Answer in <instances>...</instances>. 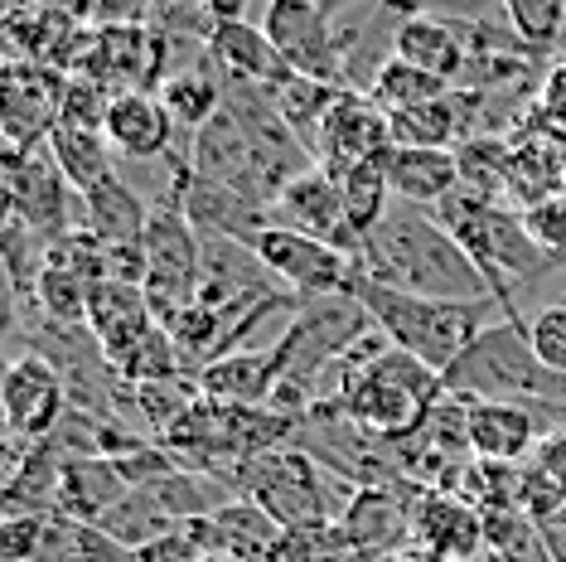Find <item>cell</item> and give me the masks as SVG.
Returning a JSON list of instances; mask_svg holds the SVG:
<instances>
[{"mask_svg":"<svg viewBox=\"0 0 566 562\" xmlns=\"http://www.w3.org/2000/svg\"><path fill=\"white\" fill-rule=\"evenodd\" d=\"M411 543L431 558H480L484 553V514L455 490H417L411 495Z\"/></svg>","mask_w":566,"mask_h":562,"instance_id":"obj_16","label":"cell"},{"mask_svg":"<svg viewBox=\"0 0 566 562\" xmlns=\"http://www.w3.org/2000/svg\"><path fill=\"white\" fill-rule=\"evenodd\" d=\"M146 296L156 305V321L175 315L179 305H189L199 296L203 281V238L199 228L189 223V214L179 209V199H165L156 214H150L146 228Z\"/></svg>","mask_w":566,"mask_h":562,"instance_id":"obj_8","label":"cell"},{"mask_svg":"<svg viewBox=\"0 0 566 562\" xmlns=\"http://www.w3.org/2000/svg\"><path fill=\"white\" fill-rule=\"evenodd\" d=\"M83 204V228H93V233L107 242V248H122V242H146V228H150V209L146 199L136 195L126 180H102L97 189H87L78 195Z\"/></svg>","mask_w":566,"mask_h":562,"instance_id":"obj_24","label":"cell"},{"mask_svg":"<svg viewBox=\"0 0 566 562\" xmlns=\"http://www.w3.org/2000/svg\"><path fill=\"white\" fill-rule=\"evenodd\" d=\"M465 407H470V451L480 461H499V466L533 461L537 441L566 422V413H543V407H523V403H465Z\"/></svg>","mask_w":566,"mask_h":562,"instance_id":"obj_15","label":"cell"},{"mask_svg":"<svg viewBox=\"0 0 566 562\" xmlns=\"http://www.w3.org/2000/svg\"><path fill=\"white\" fill-rule=\"evenodd\" d=\"M97 529H107L112 539H117L122 548H132V553H140V548H150L156 539H165V533L179 529V519L165 509L150 490H132L126 500H117L102 514Z\"/></svg>","mask_w":566,"mask_h":562,"instance_id":"obj_32","label":"cell"},{"mask_svg":"<svg viewBox=\"0 0 566 562\" xmlns=\"http://www.w3.org/2000/svg\"><path fill=\"white\" fill-rule=\"evenodd\" d=\"M543 543H547L552 562H566V504L543 523Z\"/></svg>","mask_w":566,"mask_h":562,"instance_id":"obj_43","label":"cell"},{"mask_svg":"<svg viewBox=\"0 0 566 562\" xmlns=\"http://www.w3.org/2000/svg\"><path fill=\"white\" fill-rule=\"evenodd\" d=\"M441 398H446L441 374L421 364L417 354L397 350L378 325L339 360L325 393L329 407H339L344 417H354L358 427H368L373 437L392 446L417 437V427Z\"/></svg>","mask_w":566,"mask_h":562,"instance_id":"obj_1","label":"cell"},{"mask_svg":"<svg viewBox=\"0 0 566 562\" xmlns=\"http://www.w3.org/2000/svg\"><path fill=\"white\" fill-rule=\"evenodd\" d=\"M40 533H44V519H6V529H0V558L6 562H34Z\"/></svg>","mask_w":566,"mask_h":562,"instance_id":"obj_40","label":"cell"},{"mask_svg":"<svg viewBox=\"0 0 566 562\" xmlns=\"http://www.w3.org/2000/svg\"><path fill=\"white\" fill-rule=\"evenodd\" d=\"M455 93V83L436 79L427 69H411L402 59H388L378 69V79H373L368 97L378 102L382 112H407V107H421V102H436V97H450Z\"/></svg>","mask_w":566,"mask_h":562,"instance_id":"obj_34","label":"cell"},{"mask_svg":"<svg viewBox=\"0 0 566 562\" xmlns=\"http://www.w3.org/2000/svg\"><path fill=\"white\" fill-rule=\"evenodd\" d=\"M344 93H349L344 83H325V79H305V73H291V79L272 93V102H276L281 122H286L291 132H295V140H301V146L315 156L319 126H325V117L334 112V102H339Z\"/></svg>","mask_w":566,"mask_h":562,"instance_id":"obj_28","label":"cell"},{"mask_svg":"<svg viewBox=\"0 0 566 562\" xmlns=\"http://www.w3.org/2000/svg\"><path fill=\"white\" fill-rule=\"evenodd\" d=\"M480 558H484V553H480ZM480 558H455V562H480Z\"/></svg>","mask_w":566,"mask_h":562,"instance_id":"obj_49","label":"cell"},{"mask_svg":"<svg viewBox=\"0 0 566 562\" xmlns=\"http://www.w3.org/2000/svg\"><path fill=\"white\" fill-rule=\"evenodd\" d=\"M49 156L59 160V170L69 175V185L87 195V189H97L102 180H112L117 175V150H112L107 132H87V126H73V122H59L54 136H49Z\"/></svg>","mask_w":566,"mask_h":562,"instance_id":"obj_26","label":"cell"},{"mask_svg":"<svg viewBox=\"0 0 566 562\" xmlns=\"http://www.w3.org/2000/svg\"><path fill=\"white\" fill-rule=\"evenodd\" d=\"M392 150V117L378 107L368 93L349 87L334 112L319 126V146H315V165H325L329 175L354 170V165L382 160Z\"/></svg>","mask_w":566,"mask_h":562,"instance_id":"obj_13","label":"cell"},{"mask_svg":"<svg viewBox=\"0 0 566 562\" xmlns=\"http://www.w3.org/2000/svg\"><path fill=\"white\" fill-rule=\"evenodd\" d=\"M34 562H136V553L122 548L107 529H97V523L49 514L40 548H34Z\"/></svg>","mask_w":566,"mask_h":562,"instance_id":"obj_27","label":"cell"},{"mask_svg":"<svg viewBox=\"0 0 566 562\" xmlns=\"http://www.w3.org/2000/svg\"><path fill=\"white\" fill-rule=\"evenodd\" d=\"M523 325H527V340H533L537 360L547 368H557V374H566V301L537 305Z\"/></svg>","mask_w":566,"mask_h":562,"instance_id":"obj_38","label":"cell"},{"mask_svg":"<svg viewBox=\"0 0 566 562\" xmlns=\"http://www.w3.org/2000/svg\"><path fill=\"white\" fill-rule=\"evenodd\" d=\"M69 73L34 59H10L0 69V136L6 150H40L49 146L54 126L63 122Z\"/></svg>","mask_w":566,"mask_h":562,"instance_id":"obj_9","label":"cell"},{"mask_svg":"<svg viewBox=\"0 0 566 562\" xmlns=\"http://www.w3.org/2000/svg\"><path fill=\"white\" fill-rule=\"evenodd\" d=\"M73 195L78 189L69 185V175L59 170V160L49 156V146L40 150H6V209L24 219L40 238L59 242L69 238L78 223V209H73Z\"/></svg>","mask_w":566,"mask_h":562,"instance_id":"obj_12","label":"cell"},{"mask_svg":"<svg viewBox=\"0 0 566 562\" xmlns=\"http://www.w3.org/2000/svg\"><path fill=\"white\" fill-rule=\"evenodd\" d=\"M203 562H238V558H223V553H209V558H203Z\"/></svg>","mask_w":566,"mask_h":562,"instance_id":"obj_48","label":"cell"},{"mask_svg":"<svg viewBox=\"0 0 566 562\" xmlns=\"http://www.w3.org/2000/svg\"><path fill=\"white\" fill-rule=\"evenodd\" d=\"M392 59L411 63V69H427L446 83H460L465 79V63H470L465 30L450 20H436V15H407V20H397V30H392Z\"/></svg>","mask_w":566,"mask_h":562,"instance_id":"obj_22","label":"cell"},{"mask_svg":"<svg viewBox=\"0 0 566 562\" xmlns=\"http://www.w3.org/2000/svg\"><path fill=\"white\" fill-rule=\"evenodd\" d=\"M329 562H364V558H358V553H344V558H329Z\"/></svg>","mask_w":566,"mask_h":562,"instance_id":"obj_47","label":"cell"},{"mask_svg":"<svg viewBox=\"0 0 566 562\" xmlns=\"http://www.w3.org/2000/svg\"><path fill=\"white\" fill-rule=\"evenodd\" d=\"M364 277L427 301H499L465 242L411 204H392L388 219L364 238Z\"/></svg>","mask_w":566,"mask_h":562,"instance_id":"obj_2","label":"cell"},{"mask_svg":"<svg viewBox=\"0 0 566 562\" xmlns=\"http://www.w3.org/2000/svg\"><path fill=\"white\" fill-rule=\"evenodd\" d=\"M223 97H228V87L203 69H179L160 83V102H165V112H170V122L179 126L185 140H195L203 126L223 112Z\"/></svg>","mask_w":566,"mask_h":562,"instance_id":"obj_29","label":"cell"},{"mask_svg":"<svg viewBox=\"0 0 566 562\" xmlns=\"http://www.w3.org/2000/svg\"><path fill=\"white\" fill-rule=\"evenodd\" d=\"M132 495V485L122 480L117 461H69L59 480V509L63 519H83V523H102L117 500Z\"/></svg>","mask_w":566,"mask_h":562,"instance_id":"obj_25","label":"cell"},{"mask_svg":"<svg viewBox=\"0 0 566 562\" xmlns=\"http://www.w3.org/2000/svg\"><path fill=\"white\" fill-rule=\"evenodd\" d=\"M78 73L107 83L112 93H160V83L170 79V34L150 20L93 24Z\"/></svg>","mask_w":566,"mask_h":562,"instance_id":"obj_7","label":"cell"},{"mask_svg":"<svg viewBox=\"0 0 566 562\" xmlns=\"http://www.w3.org/2000/svg\"><path fill=\"white\" fill-rule=\"evenodd\" d=\"M199 388L203 398L228 403V407H272L276 393V354L266 350H233L223 360L199 368Z\"/></svg>","mask_w":566,"mask_h":562,"instance_id":"obj_23","label":"cell"},{"mask_svg":"<svg viewBox=\"0 0 566 562\" xmlns=\"http://www.w3.org/2000/svg\"><path fill=\"white\" fill-rule=\"evenodd\" d=\"M537 107H543V122L566 126V63H557V69L543 79V87H537Z\"/></svg>","mask_w":566,"mask_h":562,"instance_id":"obj_42","label":"cell"},{"mask_svg":"<svg viewBox=\"0 0 566 562\" xmlns=\"http://www.w3.org/2000/svg\"><path fill=\"white\" fill-rule=\"evenodd\" d=\"M156 305H150L146 287H126V281H97L87 296V330L102 344L107 360H122L136 340L156 330Z\"/></svg>","mask_w":566,"mask_h":562,"instance_id":"obj_21","label":"cell"},{"mask_svg":"<svg viewBox=\"0 0 566 562\" xmlns=\"http://www.w3.org/2000/svg\"><path fill=\"white\" fill-rule=\"evenodd\" d=\"M203 10H209V20H242L248 0H203Z\"/></svg>","mask_w":566,"mask_h":562,"instance_id":"obj_45","label":"cell"},{"mask_svg":"<svg viewBox=\"0 0 566 562\" xmlns=\"http://www.w3.org/2000/svg\"><path fill=\"white\" fill-rule=\"evenodd\" d=\"M436 219L465 242V252L480 262V272L489 277V287H494V296L504 301L509 321H513V291L527 287V281H537L543 272H562V267L543 252V242L533 238L527 214H518V209L470 199L465 189H460V195H450L441 209H436Z\"/></svg>","mask_w":566,"mask_h":562,"instance_id":"obj_4","label":"cell"},{"mask_svg":"<svg viewBox=\"0 0 566 562\" xmlns=\"http://www.w3.org/2000/svg\"><path fill=\"white\" fill-rule=\"evenodd\" d=\"M378 562H441V558H431V553H427V548L407 543V548H397V553H388V558H378Z\"/></svg>","mask_w":566,"mask_h":562,"instance_id":"obj_46","label":"cell"},{"mask_svg":"<svg viewBox=\"0 0 566 562\" xmlns=\"http://www.w3.org/2000/svg\"><path fill=\"white\" fill-rule=\"evenodd\" d=\"M334 180H339V195H344V219H349L354 238L364 242L397 204L388 170H382V160H368V165H354V170H339Z\"/></svg>","mask_w":566,"mask_h":562,"instance_id":"obj_31","label":"cell"},{"mask_svg":"<svg viewBox=\"0 0 566 562\" xmlns=\"http://www.w3.org/2000/svg\"><path fill=\"white\" fill-rule=\"evenodd\" d=\"M358 301H364L373 325H378L397 350L417 354L436 374H446V368L494 325L489 315H504L509 321L504 301H427V296H407V291L382 287V281H373V277L358 281Z\"/></svg>","mask_w":566,"mask_h":562,"instance_id":"obj_3","label":"cell"},{"mask_svg":"<svg viewBox=\"0 0 566 562\" xmlns=\"http://www.w3.org/2000/svg\"><path fill=\"white\" fill-rule=\"evenodd\" d=\"M272 223L301 228V233H311V238H325L334 248L349 252V258L364 262V242L354 238L349 219H344L339 180H334L325 165H311V170H301L286 189H281L276 204H272Z\"/></svg>","mask_w":566,"mask_h":562,"instance_id":"obj_14","label":"cell"},{"mask_svg":"<svg viewBox=\"0 0 566 562\" xmlns=\"http://www.w3.org/2000/svg\"><path fill=\"white\" fill-rule=\"evenodd\" d=\"M69 407V383L44 354L24 350L6 364V374H0V417H6V437L15 451L54 437Z\"/></svg>","mask_w":566,"mask_h":562,"instance_id":"obj_11","label":"cell"},{"mask_svg":"<svg viewBox=\"0 0 566 562\" xmlns=\"http://www.w3.org/2000/svg\"><path fill=\"white\" fill-rule=\"evenodd\" d=\"M40 6L59 10V15H69V20H78V24H93L97 20V0H40Z\"/></svg>","mask_w":566,"mask_h":562,"instance_id":"obj_44","label":"cell"},{"mask_svg":"<svg viewBox=\"0 0 566 562\" xmlns=\"http://www.w3.org/2000/svg\"><path fill=\"white\" fill-rule=\"evenodd\" d=\"M354 553L349 533H344L339 519L329 523H305V529H286V543H281V562H329Z\"/></svg>","mask_w":566,"mask_h":562,"instance_id":"obj_35","label":"cell"},{"mask_svg":"<svg viewBox=\"0 0 566 562\" xmlns=\"http://www.w3.org/2000/svg\"><path fill=\"white\" fill-rule=\"evenodd\" d=\"M252 252L262 258V267L276 277L281 291L301 301H325V296H354L364 281V262L349 258L344 248H334L325 238H311L301 228L286 223H266L252 238Z\"/></svg>","mask_w":566,"mask_h":562,"instance_id":"obj_6","label":"cell"},{"mask_svg":"<svg viewBox=\"0 0 566 562\" xmlns=\"http://www.w3.org/2000/svg\"><path fill=\"white\" fill-rule=\"evenodd\" d=\"M122 93H112L107 83L87 79V73H73L69 79V97H63V122L73 126H87V132H107V117H112V102Z\"/></svg>","mask_w":566,"mask_h":562,"instance_id":"obj_37","label":"cell"},{"mask_svg":"<svg viewBox=\"0 0 566 562\" xmlns=\"http://www.w3.org/2000/svg\"><path fill=\"white\" fill-rule=\"evenodd\" d=\"M203 49H209V59L223 69L228 83H256V87H266V93H276V87L291 79L286 59H281L272 44V34L252 20H213Z\"/></svg>","mask_w":566,"mask_h":562,"instance_id":"obj_18","label":"cell"},{"mask_svg":"<svg viewBox=\"0 0 566 562\" xmlns=\"http://www.w3.org/2000/svg\"><path fill=\"white\" fill-rule=\"evenodd\" d=\"M523 214H527V228H533V238L543 242V252L566 272V195L543 199L537 209H523Z\"/></svg>","mask_w":566,"mask_h":562,"instance_id":"obj_39","label":"cell"},{"mask_svg":"<svg viewBox=\"0 0 566 562\" xmlns=\"http://www.w3.org/2000/svg\"><path fill=\"white\" fill-rule=\"evenodd\" d=\"M392 199L411 209L436 214L450 195H460V156L455 150H427V146H392L382 156Z\"/></svg>","mask_w":566,"mask_h":562,"instance_id":"obj_19","label":"cell"},{"mask_svg":"<svg viewBox=\"0 0 566 562\" xmlns=\"http://www.w3.org/2000/svg\"><path fill=\"white\" fill-rule=\"evenodd\" d=\"M411 495L417 490H392V485H364V490H354L339 523L364 562H378L411 543Z\"/></svg>","mask_w":566,"mask_h":562,"instance_id":"obj_17","label":"cell"},{"mask_svg":"<svg viewBox=\"0 0 566 562\" xmlns=\"http://www.w3.org/2000/svg\"><path fill=\"white\" fill-rule=\"evenodd\" d=\"M358 485L334 476L325 461H315L301 446L262 451L233 476V495L266 509L281 529H305V523H329L349 509Z\"/></svg>","mask_w":566,"mask_h":562,"instance_id":"obj_5","label":"cell"},{"mask_svg":"<svg viewBox=\"0 0 566 562\" xmlns=\"http://www.w3.org/2000/svg\"><path fill=\"white\" fill-rule=\"evenodd\" d=\"M132 398H136V413H140V431L160 441L165 431H170L175 422L203 398V388H199V374H170V378L132 388Z\"/></svg>","mask_w":566,"mask_h":562,"instance_id":"obj_33","label":"cell"},{"mask_svg":"<svg viewBox=\"0 0 566 562\" xmlns=\"http://www.w3.org/2000/svg\"><path fill=\"white\" fill-rule=\"evenodd\" d=\"M175 136L179 126L170 122L160 93H122L112 102V117H107V140L122 160H170L175 156Z\"/></svg>","mask_w":566,"mask_h":562,"instance_id":"obj_20","label":"cell"},{"mask_svg":"<svg viewBox=\"0 0 566 562\" xmlns=\"http://www.w3.org/2000/svg\"><path fill=\"white\" fill-rule=\"evenodd\" d=\"M513 30L527 49H552L566 20V0H504Z\"/></svg>","mask_w":566,"mask_h":562,"instance_id":"obj_36","label":"cell"},{"mask_svg":"<svg viewBox=\"0 0 566 562\" xmlns=\"http://www.w3.org/2000/svg\"><path fill=\"white\" fill-rule=\"evenodd\" d=\"M262 30L272 34L276 54L286 59L291 73L305 79H325V83H344L349 87V63H344V44H339V24H334L325 0H266L262 10Z\"/></svg>","mask_w":566,"mask_h":562,"instance_id":"obj_10","label":"cell"},{"mask_svg":"<svg viewBox=\"0 0 566 562\" xmlns=\"http://www.w3.org/2000/svg\"><path fill=\"white\" fill-rule=\"evenodd\" d=\"M392 117V146H427V150H455L460 132H465V102L455 93L421 102L407 112H388Z\"/></svg>","mask_w":566,"mask_h":562,"instance_id":"obj_30","label":"cell"},{"mask_svg":"<svg viewBox=\"0 0 566 562\" xmlns=\"http://www.w3.org/2000/svg\"><path fill=\"white\" fill-rule=\"evenodd\" d=\"M533 466L543 470V476L557 485V490L566 495V422L562 427H552L543 441H537V451H533Z\"/></svg>","mask_w":566,"mask_h":562,"instance_id":"obj_41","label":"cell"}]
</instances>
